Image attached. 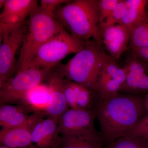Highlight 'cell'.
Here are the masks:
<instances>
[{
	"mask_svg": "<svg viewBox=\"0 0 148 148\" xmlns=\"http://www.w3.org/2000/svg\"><path fill=\"white\" fill-rule=\"evenodd\" d=\"M29 18L16 64V73L28 69L40 48L64 29L55 16L43 11L39 5L32 12Z\"/></svg>",
	"mask_w": 148,
	"mask_h": 148,
	"instance_id": "obj_4",
	"label": "cell"
},
{
	"mask_svg": "<svg viewBox=\"0 0 148 148\" xmlns=\"http://www.w3.org/2000/svg\"><path fill=\"white\" fill-rule=\"evenodd\" d=\"M131 33L130 29L120 24L109 27L103 32V44L112 58L118 59L127 50Z\"/></svg>",
	"mask_w": 148,
	"mask_h": 148,
	"instance_id": "obj_16",
	"label": "cell"
},
{
	"mask_svg": "<svg viewBox=\"0 0 148 148\" xmlns=\"http://www.w3.org/2000/svg\"><path fill=\"white\" fill-rule=\"evenodd\" d=\"M55 18L72 35L82 41L103 45L99 21V0H75L61 5Z\"/></svg>",
	"mask_w": 148,
	"mask_h": 148,
	"instance_id": "obj_2",
	"label": "cell"
},
{
	"mask_svg": "<svg viewBox=\"0 0 148 148\" xmlns=\"http://www.w3.org/2000/svg\"><path fill=\"white\" fill-rule=\"evenodd\" d=\"M85 42L64 28L40 48L28 68L53 70L67 56L81 50Z\"/></svg>",
	"mask_w": 148,
	"mask_h": 148,
	"instance_id": "obj_5",
	"label": "cell"
},
{
	"mask_svg": "<svg viewBox=\"0 0 148 148\" xmlns=\"http://www.w3.org/2000/svg\"><path fill=\"white\" fill-rule=\"evenodd\" d=\"M58 121L45 116L35 125L32 131L33 145L37 148H55L60 137Z\"/></svg>",
	"mask_w": 148,
	"mask_h": 148,
	"instance_id": "obj_15",
	"label": "cell"
},
{
	"mask_svg": "<svg viewBox=\"0 0 148 148\" xmlns=\"http://www.w3.org/2000/svg\"><path fill=\"white\" fill-rule=\"evenodd\" d=\"M120 0H99L100 27L108 17Z\"/></svg>",
	"mask_w": 148,
	"mask_h": 148,
	"instance_id": "obj_24",
	"label": "cell"
},
{
	"mask_svg": "<svg viewBox=\"0 0 148 148\" xmlns=\"http://www.w3.org/2000/svg\"><path fill=\"white\" fill-rule=\"evenodd\" d=\"M45 116L44 113L34 112L26 124L14 128L2 129L0 131V145L12 148H30L33 145V127L40 119Z\"/></svg>",
	"mask_w": 148,
	"mask_h": 148,
	"instance_id": "obj_10",
	"label": "cell"
},
{
	"mask_svg": "<svg viewBox=\"0 0 148 148\" xmlns=\"http://www.w3.org/2000/svg\"><path fill=\"white\" fill-rule=\"evenodd\" d=\"M125 135L135 136L148 141V113L143 116L135 127Z\"/></svg>",
	"mask_w": 148,
	"mask_h": 148,
	"instance_id": "obj_25",
	"label": "cell"
},
{
	"mask_svg": "<svg viewBox=\"0 0 148 148\" xmlns=\"http://www.w3.org/2000/svg\"><path fill=\"white\" fill-rule=\"evenodd\" d=\"M127 74L126 67H119L114 62V59L106 64L99 76L95 89L100 100H108L118 93Z\"/></svg>",
	"mask_w": 148,
	"mask_h": 148,
	"instance_id": "obj_9",
	"label": "cell"
},
{
	"mask_svg": "<svg viewBox=\"0 0 148 148\" xmlns=\"http://www.w3.org/2000/svg\"><path fill=\"white\" fill-rule=\"evenodd\" d=\"M131 56L143 61L148 66V45L132 50Z\"/></svg>",
	"mask_w": 148,
	"mask_h": 148,
	"instance_id": "obj_27",
	"label": "cell"
},
{
	"mask_svg": "<svg viewBox=\"0 0 148 148\" xmlns=\"http://www.w3.org/2000/svg\"><path fill=\"white\" fill-rule=\"evenodd\" d=\"M69 0H41L39 5L43 11L55 16L56 11L61 5L69 2Z\"/></svg>",
	"mask_w": 148,
	"mask_h": 148,
	"instance_id": "obj_26",
	"label": "cell"
},
{
	"mask_svg": "<svg viewBox=\"0 0 148 148\" xmlns=\"http://www.w3.org/2000/svg\"><path fill=\"white\" fill-rule=\"evenodd\" d=\"M104 141L94 128L60 135L55 148H102Z\"/></svg>",
	"mask_w": 148,
	"mask_h": 148,
	"instance_id": "obj_14",
	"label": "cell"
},
{
	"mask_svg": "<svg viewBox=\"0 0 148 148\" xmlns=\"http://www.w3.org/2000/svg\"><path fill=\"white\" fill-rule=\"evenodd\" d=\"M0 148H12L5 147V146H0Z\"/></svg>",
	"mask_w": 148,
	"mask_h": 148,
	"instance_id": "obj_30",
	"label": "cell"
},
{
	"mask_svg": "<svg viewBox=\"0 0 148 148\" xmlns=\"http://www.w3.org/2000/svg\"><path fill=\"white\" fill-rule=\"evenodd\" d=\"M94 112L101 135L108 143L131 131L147 111L145 98L119 92L108 100H100Z\"/></svg>",
	"mask_w": 148,
	"mask_h": 148,
	"instance_id": "obj_1",
	"label": "cell"
},
{
	"mask_svg": "<svg viewBox=\"0 0 148 148\" xmlns=\"http://www.w3.org/2000/svg\"><path fill=\"white\" fill-rule=\"evenodd\" d=\"M24 105L2 104L0 107V125L2 129H10L26 124L31 114Z\"/></svg>",
	"mask_w": 148,
	"mask_h": 148,
	"instance_id": "obj_18",
	"label": "cell"
},
{
	"mask_svg": "<svg viewBox=\"0 0 148 148\" xmlns=\"http://www.w3.org/2000/svg\"><path fill=\"white\" fill-rule=\"evenodd\" d=\"M125 13L119 24L131 31L142 23L148 14V0H125Z\"/></svg>",
	"mask_w": 148,
	"mask_h": 148,
	"instance_id": "obj_19",
	"label": "cell"
},
{
	"mask_svg": "<svg viewBox=\"0 0 148 148\" xmlns=\"http://www.w3.org/2000/svg\"><path fill=\"white\" fill-rule=\"evenodd\" d=\"M83 86L66 79L64 92L66 102L71 108L90 110L93 103V92Z\"/></svg>",
	"mask_w": 148,
	"mask_h": 148,
	"instance_id": "obj_17",
	"label": "cell"
},
{
	"mask_svg": "<svg viewBox=\"0 0 148 148\" xmlns=\"http://www.w3.org/2000/svg\"><path fill=\"white\" fill-rule=\"evenodd\" d=\"M95 112L91 110L70 108L58 120L60 135L95 128Z\"/></svg>",
	"mask_w": 148,
	"mask_h": 148,
	"instance_id": "obj_12",
	"label": "cell"
},
{
	"mask_svg": "<svg viewBox=\"0 0 148 148\" xmlns=\"http://www.w3.org/2000/svg\"><path fill=\"white\" fill-rule=\"evenodd\" d=\"M28 24L10 33L3 40L0 45V88L12 77L16 71L15 55L22 45L27 33Z\"/></svg>",
	"mask_w": 148,
	"mask_h": 148,
	"instance_id": "obj_8",
	"label": "cell"
},
{
	"mask_svg": "<svg viewBox=\"0 0 148 148\" xmlns=\"http://www.w3.org/2000/svg\"><path fill=\"white\" fill-rule=\"evenodd\" d=\"M7 0H1L0 1V8H3L4 6L5 5L6 2Z\"/></svg>",
	"mask_w": 148,
	"mask_h": 148,
	"instance_id": "obj_29",
	"label": "cell"
},
{
	"mask_svg": "<svg viewBox=\"0 0 148 148\" xmlns=\"http://www.w3.org/2000/svg\"><path fill=\"white\" fill-rule=\"evenodd\" d=\"M107 148H148V141L135 136L125 135L109 142Z\"/></svg>",
	"mask_w": 148,
	"mask_h": 148,
	"instance_id": "obj_22",
	"label": "cell"
},
{
	"mask_svg": "<svg viewBox=\"0 0 148 148\" xmlns=\"http://www.w3.org/2000/svg\"><path fill=\"white\" fill-rule=\"evenodd\" d=\"M49 96L48 85L42 83L29 90L24 95L20 103L34 112L45 113Z\"/></svg>",
	"mask_w": 148,
	"mask_h": 148,
	"instance_id": "obj_20",
	"label": "cell"
},
{
	"mask_svg": "<svg viewBox=\"0 0 148 148\" xmlns=\"http://www.w3.org/2000/svg\"><path fill=\"white\" fill-rule=\"evenodd\" d=\"M145 104L147 112L148 113V93L145 98Z\"/></svg>",
	"mask_w": 148,
	"mask_h": 148,
	"instance_id": "obj_28",
	"label": "cell"
},
{
	"mask_svg": "<svg viewBox=\"0 0 148 148\" xmlns=\"http://www.w3.org/2000/svg\"><path fill=\"white\" fill-rule=\"evenodd\" d=\"M113 59H114L105 53L98 43L90 40L86 41L83 48L58 69L67 79L95 92L103 68Z\"/></svg>",
	"mask_w": 148,
	"mask_h": 148,
	"instance_id": "obj_3",
	"label": "cell"
},
{
	"mask_svg": "<svg viewBox=\"0 0 148 148\" xmlns=\"http://www.w3.org/2000/svg\"><path fill=\"white\" fill-rule=\"evenodd\" d=\"M125 66L127 69V76L119 92L138 95L148 92V66L131 56Z\"/></svg>",
	"mask_w": 148,
	"mask_h": 148,
	"instance_id": "obj_13",
	"label": "cell"
},
{
	"mask_svg": "<svg viewBox=\"0 0 148 148\" xmlns=\"http://www.w3.org/2000/svg\"><path fill=\"white\" fill-rule=\"evenodd\" d=\"M53 70L30 67L17 72L0 88L1 105L20 103L29 90L47 80Z\"/></svg>",
	"mask_w": 148,
	"mask_h": 148,
	"instance_id": "obj_6",
	"label": "cell"
},
{
	"mask_svg": "<svg viewBox=\"0 0 148 148\" xmlns=\"http://www.w3.org/2000/svg\"><path fill=\"white\" fill-rule=\"evenodd\" d=\"M65 79L66 77L57 68L53 69L47 80L50 96L45 114L46 116L57 121L69 109L64 92Z\"/></svg>",
	"mask_w": 148,
	"mask_h": 148,
	"instance_id": "obj_11",
	"label": "cell"
},
{
	"mask_svg": "<svg viewBox=\"0 0 148 148\" xmlns=\"http://www.w3.org/2000/svg\"><path fill=\"white\" fill-rule=\"evenodd\" d=\"M148 45V14L144 21L132 29L129 47L132 50Z\"/></svg>",
	"mask_w": 148,
	"mask_h": 148,
	"instance_id": "obj_21",
	"label": "cell"
},
{
	"mask_svg": "<svg viewBox=\"0 0 148 148\" xmlns=\"http://www.w3.org/2000/svg\"><path fill=\"white\" fill-rule=\"evenodd\" d=\"M30 148H37L36 147H35V146L34 145H32V147H30Z\"/></svg>",
	"mask_w": 148,
	"mask_h": 148,
	"instance_id": "obj_31",
	"label": "cell"
},
{
	"mask_svg": "<svg viewBox=\"0 0 148 148\" xmlns=\"http://www.w3.org/2000/svg\"><path fill=\"white\" fill-rule=\"evenodd\" d=\"M125 9L126 6L125 0H120L110 16L100 27L102 36L103 32L106 29L109 27L119 24L124 16Z\"/></svg>",
	"mask_w": 148,
	"mask_h": 148,
	"instance_id": "obj_23",
	"label": "cell"
},
{
	"mask_svg": "<svg viewBox=\"0 0 148 148\" xmlns=\"http://www.w3.org/2000/svg\"><path fill=\"white\" fill-rule=\"evenodd\" d=\"M38 5L35 0H7L0 14V41L25 24Z\"/></svg>",
	"mask_w": 148,
	"mask_h": 148,
	"instance_id": "obj_7",
	"label": "cell"
}]
</instances>
